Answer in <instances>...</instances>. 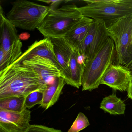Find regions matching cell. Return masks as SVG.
<instances>
[{"mask_svg":"<svg viewBox=\"0 0 132 132\" xmlns=\"http://www.w3.org/2000/svg\"><path fill=\"white\" fill-rule=\"evenodd\" d=\"M47 86L34 69L22 63H13L0 71V99L43 92Z\"/></svg>","mask_w":132,"mask_h":132,"instance_id":"cell-1","label":"cell"},{"mask_svg":"<svg viewBox=\"0 0 132 132\" xmlns=\"http://www.w3.org/2000/svg\"><path fill=\"white\" fill-rule=\"evenodd\" d=\"M83 16L75 4L52 8L37 28L45 38H64L73 26Z\"/></svg>","mask_w":132,"mask_h":132,"instance_id":"cell-2","label":"cell"},{"mask_svg":"<svg viewBox=\"0 0 132 132\" xmlns=\"http://www.w3.org/2000/svg\"><path fill=\"white\" fill-rule=\"evenodd\" d=\"M79 7L83 16L103 21L107 28L120 19L132 15V0L85 1Z\"/></svg>","mask_w":132,"mask_h":132,"instance_id":"cell-3","label":"cell"},{"mask_svg":"<svg viewBox=\"0 0 132 132\" xmlns=\"http://www.w3.org/2000/svg\"><path fill=\"white\" fill-rule=\"evenodd\" d=\"M52 8L26 0H18L12 3L7 18L16 28L34 30L37 29Z\"/></svg>","mask_w":132,"mask_h":132,"instance_id":"cell-4","label":"cell"},{"mask_svg":"<svg viewBox=\"0 0 132 132\" xmlns=\"http://www.w3.org/2000/svg\"><path fill=\"white\" fill-rule=\"evenodd\" d=\"M116 57L115 44L109 38L96 55L86 62L82 75V91L98 88L103 76Z\"/></svg>","mask_w":132,"mask_h":132,"instance_id":"cell-5","label":"cell"},{"mask_svg":"<svg viewBox=\"0 0 132 132\" xmlns=\"http://www.w3.org/2000/svg\"><path fill=\"white\" fill-rule=\"evenodd\" d=\"M107 28L115 44L117 64L126 66L132 61V15L120 19Z\"/></svg>","mask_w":132,"mask_h":132,"instance_id":"cell-6","label":"cell"},{"mask_svg":"<svg viewBox=\"0 0 132 132\" xmlns=\"http://www.w3.org/2000/svg\"><path fill=\"white\" fill-rule=\"evenodd\" d=\"M109 38L105 23L102 21L94 20L85 37L76 50L85 57L86 63L96 55Z\"/></svg>","mask_w":132,"mask_h":132,"instance_id":"cell-7","label":"cell"},{"mask_svg":"<svg viewBox=\"0 0 132 132\" xmlns=\"http://www.w3.org/2000/svg\"><path fill=\"white\" fill-rule=\"evenodd\" d=\"M31 119L28 109L20 112L0 110V129L5 132H25L30 125Z\"/></svg>","mask_w":132,"mask_h":132,"instance_id":"cell-8","label":"cell"},{"mask_svg":"<svg viewBox=\"0 0 132 132\" xmlns=\"http://www.w3.org/2000/svg\"><path fill=\"white\" fill-rule=\"evenodd\" d=\"M21 63L34 69L47 86L53 83L57 78L62 77L58 66L49 59L35 56Z\"/></svg>","mask_w":132,"mask_h":132,"instance_id":"cell-9","label":"cell"},{"mask_svg":"<svg viewBox=\"0 0 132 132\" xmlns=\"http://www.w3.org/2000/svg\"><path fill=\"white\" fill-rule=\"evenodd\" d=\"M132 79V72L126 67L112 64L103 76L101 84H104L114 90L127 91Z\"/></svg>","mask_w":132,"mask_h":132,"instance_id":"cell-10","label":"cell"},{"mask_svg":"<svg viewBox=\"0 0 132 132\" xmlns=\"http://www.w3.org/2000/svg\"><path fill=\"white\" fill-rule=\"evenodd\" d=\"M54 45V52L62 77L66 84H71V72L69 62L73 49L68 45L64 38L51 39Z\"/></svg>","mask_w":132,"mask_h":132,"instance_id":"cell-11","label":"cell"},{"mask_svg":"<svg viewBox=\"0 0 132 132\" xmlns=\"http://www.w3.org/2000/svg\"><path fill=\"white\" fill-rule=\"evenodd\" d=\"M35 56L49 59L54 62L59 67L54 52V45L51 40L47 38H45L34 42L22 54L20 58L14 63L21 64L23 61Z\"/></svg>","mask_w":132,"mask_h":132,"instance_id":"cell-12","label":"cell"},{"mask_svg":"<svg viewBox=\"0 0 132 132\" xmlns=\"http://www.w3.org/2000/svg\"><path fill=\"white\" fill-rule=\"evenodd\" d=\"M0 48L7 52L20 38L16 28L5 16L1 6L0 7Z\"/></svg>","mask_w":132,"mask_h":132,"instance_id":"cell-13","label":"cell"},{"mask_svg":"<svg viewBox=\"0 0 132 132\" xmlns=\"http://www.w3.org/2000/svg\"><path fill=\"white\" fill-rule=\"evenodd\" d=\"M94 20L83 16L76 23L64 37L72 49H76L87 35Z\"/></svg>","mask_w":132,"mask_h":132,"instance_id":"cell-14","label":"cell"},{"mask_svg":"<svg viewBox=\"0 0 132 132\" xmlns=\"http://www.w3.org/2000/svg\"><path fill=\"white\" fill-rule=\"evenodd\" d=\"M65 84L64 79L60 77L48 85L43 92V99L40 106L47 110L54 105L58 100Z\"/></svg>","mask_w":132,"mask_h":132,"instance_id":"cell-15","label":"cell"},{"mask_svg":"<svg viewBox=\"0 0 132 132\" xmlns=\"http://www.w3.org/2000/svg\"><path fill=\"white\" fill-rule=\"evenodd\" d=\"M86 63L85 57L79 54L76 49H73L69 62L71 76L70 85L78 89L81 86Z\"/></svg>","mask_w":132,"mask_h":132,"instance_id":"cell-16","label":"cell"},{"mask_svg":"<svg viewBox=\"0 0 132 132\" xmlns=\"http://www.w3.org/2000/svg\"><path fill=\"white\" fill-rule=\"evenodd\" d=\"M126 104L121 99L118 98L116 91L105 97L100 103V108L111 115H122L125 112Z\"/></svg>","mask_w":132,"mask_h":132,"instance_id":"cell-17","label":"cell"},{"mask_svg":"<svg viewBox=\"0 0 132 132\" xmlns=\"http://www.w3.org/2000/svg\"><path fill=\"white\" fill-rule=\"evenodd\" d=\"M22 42L20 39L7 52L0 48V71L13 64L20 58L22 54Z\"/></svg>","mask_w":132,"mask_h":132,"instance_id":"cell-18","label":"cell"},{"mask_svg":"<svg viewBox=\"0 0 132 132\" xmlns=\"http://www.w3.org/2000/svg\"><path fill=\"white\" fill-rule=\"evenodd\" d=\"M25 96H12L0 99V110L22 112L24 106Z\"/></svg>","mask_w":132,"mask_h":132,"instance_id":"cell-19","label":"cell"},{"mask_svg":"<svg viewBox=\"0 0 132 132\" xmlns=\"http://www.w3.org/2000/svg\"><path fill=\"white\" fill-rule=\"evenodd\" d=\"M89 125L90 123L87 117L82 113L79 112L67 132H79Z\"/></svg>","mask_w":132,"mask_h":132,"instance_id":"cell-20","label":"cell"},{"mask_svg":"<svg viewBox=\"0 0 132 132\" xmlns=\"http://www.w3.org/2000/svg\"><path fill=\"white\" fill-rule=\"evenodd\" d=\"M43 95V92L37 91L33 92L25 96V108L30 109L36 105H40L42 101Z\"/></svg>","mask_w":132,"mask_h":132,"instance_id":"cell-21","label":"cell"},{"mask_svg":"<svg viewBox=\"0 0 132 132\" xmlns=\"http://www.w3.org/2000/svg\"><path fill=\"white\" fill-rule=\"evenodd\" d=\"M25 132H62L61 130L38 124H31Z\"/></svg>","mask_w":132,"mask_h":132,"instance_id":"cell-22","label":"cell"},{"mask_svg":"<svg viewBox=\"0 0 132 132\" xmlns=\"http://www.w3.org/2000/svg\"><path fill=\"white\" fill-rule=\"evenodd\" d=\"M42 2L47 3V4H50L51 6H54L56 4H59L60 3L63 2L62 1H40Z\"/></svg>","mask_w":132,"mask_h":132,"instance_id":"cell-23","label":"cell"},{"mask_svg":"<svg viewBox=\"0 0 132 132\" xmlns=\"http://www.w3.org/2000/svg\"><path fill=\"white\" fill-rule=\"evenodd\" d=\"M127 92L128 98L132 100V79L129 85Z\"/></svg>","mask_w":132,"mask_h":132,"instance_id":"cell-24","label":"cell"},{"mask_svg":"<svg viewBox=\"0 0 132 132\" xmlns=\"http://www.w3.org/2000/svg\"><path fill=\"white\" fill-rule=\"evenodd\" d=\"M125 67H126L127 69H129L130 71H132V61L130 62L129 64H127V65L125 66Z\"/></svg>","mask_w":132,"mask_h":132,"instance_id":"cell-25","label":"cell"},{"mask_svg":"<svg viewBox=\"0 0 132 132\" xmlns=\"http://www.w3.org/2000/svg\"><path fill=\"white\" fill-rule=\"evenodd\" d=\"M0 132H5V131H4V130H2V129H0Z\"/></svg>","mask_w":132,"mask_h":132,"instance_id":"cell-26","label":"cell"},{"mask_svg":"<svg viewBox=\"0 0 132 132\" xmlns=\"http://www.w3.org/2000/svg\"><path fill=\"white\" fill-rule=\"evenodd\" d=\"M131 72H132V71H131Z\"/></svg>","mask_w":132,"mask_h":132,"instance_id":"cell-27","label":"cell"}]
</instances>
